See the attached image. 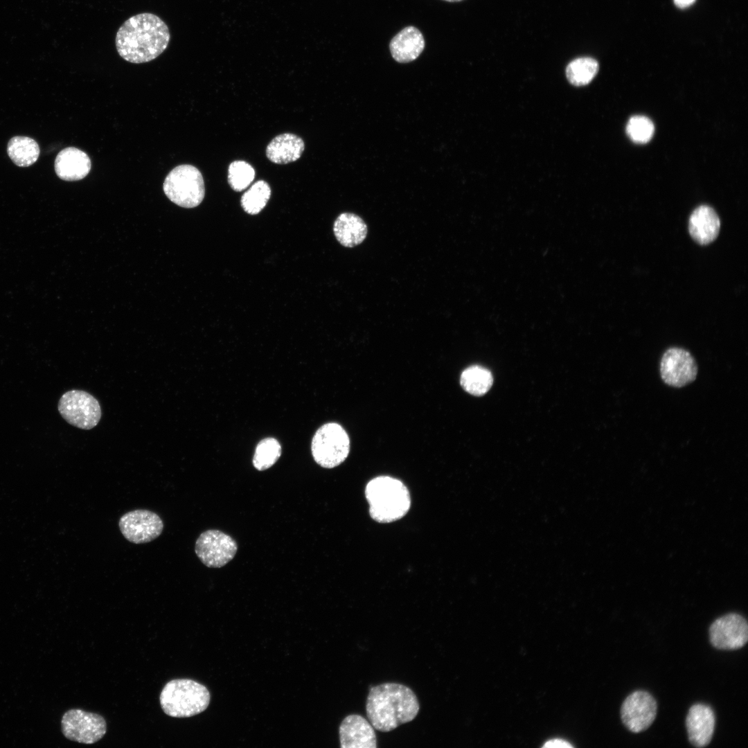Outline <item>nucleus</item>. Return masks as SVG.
I'll return each mask as SVG.
<instances>
[{
  "label": "nucleus",
  "mask_w": 748,
  "mask_h": 748,
  "mask_svg": "<svg viewBox=\"0 0 748 748\" xmlns=\"http://www.w3.org/2000/svg\"><path fill=\"white\" fill-rule=\"evenodd\" d=\"M715 725L712 708L704 704L691 706L686 718L688 740L696 747L707 746L711 741Z\"/></svg>",
  "instance_id": "nucleus-15"
},
{
  "label": "nucleus",
  "mask_w": 748,
  "mask_h": 748,
  "mask_svg": "<svg viewBox=\"0 0 748 748\" xmlns=\"http://www.w3.org/2000/svg\"><path fill=\"white\" fill-rule=\"evenodd\" d=\"M7 152L10 159L19 167L33 165L39 155L38 143L33 139L17 136L8 143Z\"/></svg>",
  "instance_id": "nucleus-21"
},
{
  "label": "nucleus",
  "mask_w": 748,
  "mask_h": 748,
  "mask_svg": "<svg viewBox=\"0 0 748 748\" xmlns=\"http://www.w3.org/2000/svg\"><path fill=\"white\" fill-rule=\"evenodd\" d=\"M206 687L194 680L173 679L168 682L160 694L164 713L173 718H189L204 711L210 702Z\"/></svg>",
  "instance_id": "nucleus-4"
},
{
  "label": "nucleus",
  "mask_w": 748,
  "mask_h": 748,
  "mask_svg": "<svg viewBox=\"0 0 748 748\" xmlns=\"http://www.w3.org/2000/svg\"><path fill=\"white\" fill-rule=\"evenodd\" d=\"M695 0H674L675 4L680 8H686L695 2Z\"/></svg>",
  "instance_id": "nucleus-29"
},
{
  "label": "nucleus",
  "mask_w": 748,
  "mask_h": 748,
  "mask_svg": "<svg viewBox=\"0 0 748 748\" xmlns=\"http://www.w3.org/2000/svg\"><path fill=\"white\" fill-rule=\"evenodd\" d=\"M660 375L667 385L681 388L696 379L697 365L690 352L682 348L671 347L661 357Z\"/></svg>",
  "instance_id": "nucleus-10"
},
{
  "label": "nucleus",
  "mask_w": 748,
  "mask_h": 748,
  "mask_svg": "<svg viewBox=\"0 0 748 748\" xmlns=\"http://www.w3.org/2000/svg\"><path fill=\"white\" fill-rule=\"evenodd\" d=\"M425 39L416 27L409 26L398 33L389 43L392 57L399 63L415 60L425 48Z\"/></svg>",
  "instance_id": "nucleus-18"
},
{
  "label": "nucleus",
  "mask_w": 748,
  "mask_h": 748,
  "mask_svg": "<svg viewBox=\"0 0 748 748\" xmlns=\"http://www.w3.org/2000/svg\"><path fill=\"white\" fill-rule=\"evenodd\" d=\"M492 382L491 373L479 366H472L465 369L460 379L463 389L476 396L485 394L492 386Z\"/></svg>",
  "instance_id": "nucleus-22"
},
{
  "label": "nucleus",
  "mask_w": 748,
  "mask_h": 748,
  "mask_svg": "<svg viewBox=\"0 0 748 748\" xmlns=\"http://www.w3.org/2000/svg\"><path fill=\"white\" fill-rule=\"evenodd\" d=\"M443 1H448V2H458V1H461L463 0H443Z\"/></svg>",
  "instance_id": "nucleus-30"
},
{
  "label": "nucleus",
  "mask_w": 748,
  "mask_h": 748,
  "mask_svg": "<svg viewBox=\"0 0 748 748\" xmlns=\"http://www.w3.org/2000/svg\"><path fill=\"white\" fill-rule=\"evenodd\" d=\"M654 125L647 117L634 116L630 118L626 127L629 137L635 143H645L649 141L654 134Z\"/></svg>",
  "instance_id": "nucleus-27"
},
{
  "label": "nucleus",
  "mask_w": 748,
  "mask_h": 748,
  "mask_svg": "<svg viewBox=\"0 0 748 748\" xmlns=\"http://www.w3.org/2000/svg\"><path fill=\"white\" fill-rule=\"evenodd\" d=\"M271 196V188L263 180L256 181L241 197V206L250 215L259 213Z\"/></svg>",
  "instance_id": "nucleus-24"
},
{
  "label": "nucleus",
  "mask_w": 748,
  "mask_h": 748,
  "mask_svg": "<svg viewBox=\"0 0 748 748\" xmlns=\"http://www.w3.org/2000/svg\"><path fill=\"white\" fill-rule=\"evenodd\" d=\"M711 645L722 650L742 648L748 641L747 620L736 613H730L715 620L709 627Z\"/></svg>",
  "instance_id": "nucleus-13"
},
{
  "label": "nucleus",
  "mask_w": 748,
  "mask_h": 748,
  "mask_svg": "<svg viewBox=\"0 0 748 748\" xmlns=\"http://www.w3.org/2000/svg\"><path fill=\"white\" fill-rule=\"evenodd\" d=\"M255 175V170L249 163L244 161H235L229 166L228 181L233 190L240 192L249 186Z\"/></svg>",
  "instance_id": "nucleus-26"
},
{
  "label": "nucleus",
  "mask_w": 748,
  "mask_h": 748,
  "mask_svg": "<svg viewBox=\"0 0 748 748\" xmlns=\"http://www.w3.org/2000/svg\"><path fill=\"white\" fill-rule=\"evenodd\" d=\"M281 455V446L274 438H266L260 440L256 447L253 457L254 467L262 471L271 467Z\"/></svg>",
  "instance_id": "nucleus-25"
},
{
  "label": "nucleus",
  "mask_w": 748,
  "mask_h": 748,
  "mask_svg": "<svg viewBox=\"0 0 748 748\" xmlns=\"http://www.w3.org/2000/svg\"><path fill=\"white\" fill-rule=\"evenodd\" d=\"M238 544L230 535L215 529L207 530L196 540L195 551L207 567L220 568L235 555Z\"/></svg>",
  "instance_id": "nucleus-9"
},
{
  "label": "nucleus",
  "mask_w": 748,
  "mask_h": 748,
  "mask_svg": "<svg viewBox=\"0 0 748 748\" xmlns=\"http://www.w3.org/2000/svg\"><path fill=\"white\" fill-rule=\"evenodd\" d=\"M163 188L171 202L183 208L197 206L205 195L202 173L196 167L188 164L172 169L166 177Z\"/></svg>",
  "instance_id": "nucleus-5"
},
{
  "label": "nucleus",
  "mask_w": 748,
  "mask_h": 748,
  "mask_svg": "<svg viewBox=\"0 0 748 748\" xmlns=\"http://www.w3.org/2000/svg\"><path fill=\"white\" fill-rule=\"evenodd\" d=\"M341 748H375L377 738L374 727L358 714L346 716L339 729Z\"/></svg>",
  "instance_id": "nucleus-14"
},
{
  "label": "nucleus",
  "mask_w": 748,
  "mask_h": 748,
  "mask_svg": "<svg viewBox=\"0 0 748 748\" xmlns=\"http://www.w3.org/2000/svg\"><path fill=\"white\" fill-rule=\"evenodd\" d=\"M170 33L157 15L142 12L130 17L118 28L115 38L118 53L134 64L152 61L168 47Z\"/></svg>",
  "instance_id": "nucleus-1"
},
{
  "label": "nucleus",
  "mask_w": 748,
  "mask_h": 748,
  "mask_svg": "<svg viewBox=\"0 0 748 748\" xmlns=\"http://www.w3.org/2000/svg\"><path fill=\"white\" fill-rule=\"evenodd\" d=\"M122 535L134 544H143L157 538L163 529V522L155 513L136 509L123 515L118 522Z\"/></svg>",
  "instance_id": "nucleus-11"
},
{
  "label": "nucleus",
  "mask_w": 748,
  "mask_h": 748,
  "mask_svg": "<svg viewBox=\"0 0 748 748\" xmlns=\"http://www.w3.org/2000/svg\"><path fill=\"white\" fill-rule=\"evenodd\" d=\"M61 726L62 733L67 739L83 744L96 742L107 731L103 717L77 709L64 713Z\"/></svg>",
  "instance_id": "nucleus-8"
},
{
  "label": "nucleus",
  "mask_w": 748,
  "mask_h": 748,
  "mask_svg": "<svg viewBox=\"0 0 748 748\" xmlns=\"http://www.w3.org/2000/svg\"><path fill=\"white\" fill-rule=\"evenodd\" d=\"M419 709L416 694L405 685L389 682L369 689L366 716L374 729L380 731H391L412 721Z\"/></svg>",
  "instance_id": "nucleus-2"
},
{
  "label": "nucleus",
  "mask_w": 748,
  "mask_h": 748,
  "mask_svg": "<svg viewBox=\"0 0 748 748\" xmlns=\"http://www.w3.org/2000/svg\"><path fill=\"white\" fill-rule=\"evenodd\" d=\"M720 229V220L715 210L706 205L696 208L688 220V231L691 238L701 245L713 242Z\"/></svg>",
  "instance_id": "nucleus-17"
},
{
  "label": "nucleus",
  "mask_w": 748,
  "mask_h": 748,
  "mask_svg": "<svg viewBox=\"0 0 748 748\" xmlns=\"http://www.w3.org/2000/svg\"><path fill=\"white\" fill-rule=\"evenodd\" d=\"M333 231L341 245L353 247L364 240L368 230L366 223L359 216L352 213H342L334 222Z\"/></svg>",
  "instance_id": "nucleus-20"
},
{
  "label": "nucleus",
  "mask_w": 748,
  "mask_h": 748,
  "mask_svg": "<svg viewBox=\"0 0 748 748\" xmlns=\"http://www.w3.org/2000/svg\"><path fill=\"white\" fill-rule=\"evenodd\" d=\"M371 517L380 523L402 518L411 506L409 492L400 480L388 476L371 479L365 488Z\"/></svg>",
  "instance_id": "nucleus-3"
},
{
  "label": "nucleus",
  "mask_w": 748,
  "mask_h": 748,
  "mask_svg": "<svg viewBox=\"0 0 748 748\" xmlns=\"http://www.w3.org/2000/svg\"><path fill=\"white\" fill-rule=\"evenodd\" d=\"M315 462L325 468L342 463L350 450L349 437L345 429L336 422H328L318 429L311 445Z\"/></svg>",
  "instance_id": "nucleus-6"
},
{
  "label": "nucleus",
  "mask_w": 748,
  "mask_h": 748,
  "mask_svg": "<svg viewBox=\"0 0 748 748\" xmlns=\"http://www.w3.org/2000/svg\"><path fill=\"white\" fill-rule=\"evenodd\" d=\"M305 149L303 139L292 133H285L274 137L266 148L269 161L277 164H286L299 159Z\"/></svg>",
  "instance_id": "nucleus-19"
},
{
  "label": "nucleus",
  "mask_w": 748,
  "mask_h": 748,
  "mask_svg": "<svg viewBox=\"0 0 748 748\" xmlns=\"http://www.w3.org/2000/svg\"><path fill=\"white\" fill-rule=\"evenodd\" d=\"M598 71V62L589 57H578L572 60L566 68V75L569 82L575 86L589 84Z\"/></svg>",
  "instance_id": "nucleus-23"
},
{
  "label": "nucleus",
  "mask_w": 748,
  "mask_h": 748,
  "mask_svg": "<svg viewBox=\"0 0 748 748\" xmlns=\"http://www.w3.org/2000/svg\"><path fill=\"white\" fill-rule=\"evenodd\" d=\"M58 411L68 423L85 430L96 427L102 415L97 399L82 390L64 393L58 402Z\"/></svg>",
  "instance_id": "nucleus-7"
},
{
  "label": "nucleus",
  "mask_w": 748,
  "mask_h": 748,
  "mask_svg": "<svg viewBox=\"0 0 748 748\" xmlns=\"http://www.w3.org/2000/svg\"><path fill=\"white\" fill-rule=\"evenodd\" d=\"M573 746L568 742L559 739H552L545 742L543 747H572Z\"/></svg>",
  "instance_id": "nucleus-28"
},
{
  "label": "nucleus",
  "mask_w": 748,
  "mask_h": 748,
  "mask_svg": "<svg viewBox=\"0 0 748 748\" xmlns=\"http://www.w3.org/2000/svg\"><path fill=\"white\" fill-rule=\"evenodd\" d=\"M657 704L653 696L645 691L630 694L621 707V718L624 726L632 733H640L653 723Z\"/></svg>",
  "instance_id": "nucleus-12"
},
{
  "label": "nucleus",
  "mask_w": 748,
  "mask_h": 748,
  "mask_svg": "<svg viewBox=\"0 0 748 748\" xmlns=\"http://www.w3.org/2000/svg\"><path fill=\"white\" fill-rule=\"evenodd\" d=\"M89 156L81 150L69 147L61 150L55 160V170L57 177L64 181H73L84 178L91 170Z\"/></svg>",
  "instance_id": "nucleus-16"
}]
</instances>
